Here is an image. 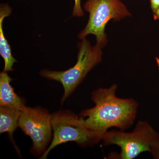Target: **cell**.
Wrapping results in <instances>:
<instances>
[{"label": "cell", "instance_id": "obj_10", "mask_svg": "<svg viewBox=\"0 0 159 159\" xmlns=\"http://www.w3.org/2000/svg\"><path fill=\"white\" fill-rule=\"evenodd\" d=\"M74 6L73 8L72 16L74 17H81L84 15L81 6V0H74Z\"/></svg>", "mask_w": 159, "mask_h": 159}, {"label": "cell", "instance_id": "obj_9", "mask_svg": "<svg viewBox=\"0 0 159 159\" xmlns=\"http://www.w3.org/2000/svg\"><path fill=\"white\" fill-rule=\"evenodd\" d=\"M21 110L10 107H1L0 108V133L7 132L13 142L12 134L15 130L19 126L18 122ZM17 151L18 149H17Z\"/></svg>", "mask_w": 159, "mask_h": 159}, {"label": "cell", "instance_id": "obj_7", "mask_svg": "<svg viewBox=\"0 0 159 159\" xmlns=\"http://www.w3.org/2000/svg\"><path fill=\"white\" fill-rule=\"evenodd\" d=\"M11 80L8 73L0 74V106L22 110L26 107L25 101L15 93L10 84Z\"/></svg>", "mask_w": 159, "mask_h": 159}, {"label": "cell", "instance_id": "obj_12", "mask_svg": "<svg viewBox=\"0 0 159 159\" xmlns=\"http://www.w3.org/2000/svg\"><path fill=\"white\" fill-rule=\"evenodd\" d=\"M150 153L155 159H159V139L154 144L151 149Z\"/></svg>", "mask_w": 159, "mask_h": 159}, {"label": "cell", "instance_id": "obj_1", "mask_svg": "<svg viewBox=\"0 0 159 159\" xmlns=\"http://www.w3.org/2000/svg\"><path fill=\"white\" fill-rule=\"evenodd\" d=\"M117 88L113 84L108 88L94 91L91 98L95 106L83 111L79 116L99 142L109 129L116 127L124 131L133 124L136 118L138 102L132 98L117 97Z\"/></svg>", "mask_w": 159, "mask_h": 159}, {"label": "cell", "instance_id": "obj_11", "mask_svg": "<svg viewBox=\"0 0 159 159\" xmlns=\"http://www.w3.org/2000/svg\"><path fill=\"white\" fill-rule=\"evenodd\" d=\"M154 19L159 20V0H150Z\"/></svg>", "mask_w": 159, "mask_h": 159}, {"label": "cell", "instance_id": "obj_6", "mask_svg": "<svg viewBox=\"0 0 159 159\" xmlns=\"http://www.w3.org/2000/svg\"><path fill=\"white\" fill-rule=\"evenodd\" d=\"M51 116L45 109L25 107L21 111L18 125L33 142L31 153L35 156L47 150L51 138Z\"/></svg>", "mask_w": 159, "mask_h": 159}, {"label": "cell", "instance_id": "obj_4", "mask_svg": "<svg viewBox=\"0 0 159 159\" xmlns=\"http://www.w3.org/2000/svg\"><path fill=\"white\" fill-rule=\"evenodd\" d=\"M159 139V133L145 121H139L131 132L123 130L107 131L102 139L106 145H116L121 148L120 157L133 159L145 152H150L152 145Z\"/></svg>", "mask_w": 159, "mask_h": 159}, {"label": "cell", "instance_id": "obj_2", "mask_svg": "<svg viewBox=\"0 0 159 159\" xmlns=\"http://www.w3.org/2000/svg\"><path fill=\"white\" fill-rule=\"evenodd\" d=\"M102 48L97 44L92 46L85 38L78 43L77 61L73 67L64 71L48 70L41 71L40 74L42 77L56 80L62 84L64 93L61 103L74 92L89 72L101 62Z\"/></svg>", "mask_w": 159, "mask_h": 159}, {"label": "cell", "instance_id": "obj_8", "mask_svg": "<svg viewBox=\"0 0 159 159\" xmlns=\"http://www.w3.org/2000/svg\"><path fill=\"white\" fill-rule=\"evenodd\" d=\"M12 9L7 3L0 6V54L5 62L3 72L8 73L13 70V65L16 60L11 54L10 45L6 39L3 31V21L11 14Z\"/></svg>", "mask_w": 159, "mask_h": 159}, {"label": "cell", "instance_id": "obj_5", "mask_svg": "<svg viewBox=\"0 0 159 159\" xmlns=\"http://www.w3.org/2000/svg\"><path fill=\"white\" fill-rule=\"evenodd\" d=\"M54 131L53 140L40 159H46L49 152L57 145L74 142L81 146H91L99 141L87 128L82 118L70 111H58L51 116Z\"/></svg>", "mask_w": 159, "mask_h": 159}, {"label": "cell", "instance_id": "obj_3", "mask_svg": "<svg viewBox=\"0 0 159 159\" xmlns=\"http://www.w3.org/2000/svg\"><path fill=\"white\" fill-rule=\"evenodd\" d=\"M84 8L89 13V20L78 38L82 39L89 34H93L96 36L97 44L102 48L107 43L105 30L109 21H119L131 16L120 0H88Z\"/></svg>", "mask_w": 159, "mask_h": 159}]
</instances>
